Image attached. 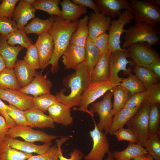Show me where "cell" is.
Returning a JSON list of instances; mask_svg holds the SVG:
<instances>
[{
    "label": "cell",
    "instance_id": "obj_47",
    "mask_svg": "<svg viewBox=\"0 0 160 160\" xmlns=\"http://www.w3.org/2000/svg\"><path fill=\"white\" fill-rule=\"evenodd\" d=\"M18 0H3L0 4V17L11 19Z\"/></svg>",
    "mask_w": 160,
    "mask_h": 160
},
{
    "label": "cell",
    "instance_id": "obj_25",
    "mask_svg": "<svg viewBox=\"0 0 160 160\" xmlns=\"http://www.w3.org/2000/svg\"><path fill=\"white\" fill-rule=\"evenodd\" d=\"M23 48L20 45H9L5 37L0 34V54L4 59L7 68H14L17 56Z\"/></svg>",
    "mask_w": 160,
    "mask_h": 160
},
{
    "label": "cell",
    "instance_id": "obj_52",
    "mask_svg": "<svg viewBox=\"0 0 160 160\" xmlns=\"http://www.w3.org/2000/svg\"><path fill=\"white\" fill-rule=\"evenodd\" d=\"M9 108V105L5 104L0 98V115L4 118L7 123L11 127L15 125V123L7 113V109Z\"/></svg>",
    "mask_w": 160,
    "mask_h": 160
},
{
    "label": "cell",
    "instance_id": "obj_48",
    "mask_svg": "<svg viewBox=\"0 0 160 160\" xmlns=\"http://www.w3.org/2000/svg\"><path fill=\"white\" fill-rule=\"evenodd\" d=\"M18 29L17 24L13 20L6 17H0V34L6 37Z\"/></svg>",
    "mask_w": 160,
    "mask_h": 160
},
{
    "label": "cell",
    "instance_id": "obj_3",
    "mask_svg": "<svg viewBox=\"0 0 160 160\" xmlns=\"http://www.w3.org/2000/svg\"><path fill=\"white\" fill-rule=\"evenodd\" d=\"M124 40L122 48L139 42H146L152 46L159 44L160 33L158 28L143 21L135 22L133 25L125 30Z\"/></svg>",
    "mask_w": 160,
    "mask_h": 160
},
{
    "label": "cell",
    "instance_id": "obj_33",
    "mask_svg": "<svg viewBox=\"0 0 160 160\" xmlns=\"http://www.w3.org/2000/svg\"><path fill=\"white\" fill-rule=\"evenodd\" d=\"M32 155L14 148L4 141L0 143V160H26Z\"/></svg>",
    "mask_w": 160,
    "mask_h": 160
},
{
    "label": "cell",
    "instance_id": "obj_23",
    "mask_svg": "<svg viewBox=\"0 0 160 160\" xmlns=\"http://www.w3.org/2000/svg\"><path fill=\"white\" fill-rule=\"evenodd\" d=\"M111 52L109 49L102 54L90 75L91 83L108 81L109 61Z\"/></svg>",
    "mask_w": 160,
    "mask_h": 160
},
{
    "label": "cell",
    "instance_id": "obj_1",
    "mask_svg": "<svg viewBox=\"0 0 160 160\" xmlns=\"http://www.w3.org/2000/svg\"><path fill=\"white\" fill-rule=\"evenodd\" d=\"M75 71L64 79V84L70 88L68 95L64 94V89H61L55 96L57 101L70 108L79 106L82 94L91 83L90 75L84 61L79 65Z\"/></svg>",
    "mask_w": 160,
    "mask_h": 160
},
{
    "label": "cell",
    "instance_id": "obj_39",
    "mask_svg": "<svg viewBox=\"0 0 160 160\" xmlns=\"http://www.w3.org/2000/svg\"><path fill=\"white\" fill-rule=\"evenodd\" d=\"M160 103L151 105L148 113L149 134H160Z\"/></svg>",
    "mask_w": 160,
    "mask_h": 160
},
{
    "label": "cell",
    "instance_id": "obj_17",
    "mask_svg": "<svg viewBox=\"0 0 160 160\" xmlns=\"http://www.w3.org/2000/svg\"><path fill=\"white\" fill-rule=\"evenodd\" d=\"M88 16V36L92 39L108 30L111 21V17L102 12H91Z\"/></svg>",
    "mask_w": 160,
    "mask_h": 160
},
{
    "label": "cell",
    "instance_id": "obj_22",
    "mask_svg": "<svg viewBox=\"0 0 160 160\" xmlns=\"http://www.w3.org/2000/svg\"><path fill=\"white\" fill-rule=\"evenodd\" d=\"M36 10L24 0H21L15 8L12 17L16 23L18 29H23L28 21L35 17Z\"/></svg>",
    "mask_w": 160,
    "mask_h": 160
},
{
    "label": "cell",
    "instance_id": "obj_43",
    "mask_svg": "<svg viewBox=\"0 0 160 160\" xmlns=\"http://www.w3.org/2000/svg\"><path fill=\"white\" fill-rule=\"evenodd\" d=\"M70 138L69 136L63 137L56 140L57 145L59 148V160H81L84 157L82 152L79 149L75 148L69 153L70 157L67 158L63 154L62 145Z\"/></svg>",
    "mask_w": 160,
    "mask_h": 160
},
{
    "label": "cell",
    "instance_id": "obj_30",
    "mask_svg": "<svg viewBox=\"0 0 160 160\" xmlns=\"http://www.w3.org/2000/svg\"><path fill=\"white\" fill-rule=\"evenodd\" d=\"M85 53L84 62L90 75L99 60L102 54L94 45L92 40L88 36L84 47Z\"/></svg>",
    "mask_w": 160,
    "mask_h": 160
},
{
    "label": "cell",
    "instance_id": "obj_56",
    "mask_svg": "<svg viewBox=\"0 0 160 160\" xmlns=\"http://www.w3.org/2000/svg\"><path fill=\"white\" fill-rule=\"evenodd\" d=\"M133 160H154V159L148 153L137 157L134 158Z\"/></svg>",
    "mask_w": 160,
    "mask_h": 160
},
{
    "label": "cell",
    "instance_id": "obj_15",
    "mask_svg": "<svg viewBox=\"0 0 160 160\" xmlns=\"http://www.w3.org/2000/svg\"><path fill=\"white\" fill-rule=\"evenodd\" d=\"M94 1L101 12L111 18L118 17L123 9L134 13L130 3L126 0H95Z\"/></svg>",
    "mask_w": 160,
    "mask_h": 160
},
{
    "label": "cell",
    "instance_id": "obj_2",
    "mask_svg": "<svg viewBox=\"0 0 160 160\" xmlns=\"http://www.w3.org/2000/svg\"><path fill=\"white\" fill-rule=\"evenodd\" d=\"M78 21L72 22L61 17L55 16L54 23L48 32L54 43L52 57L47 64L51 65L50 71L57 72L59 70L58 61L70 44L71 37L76 30Z\"/></svg>",
    "mask_w": 160,
    "mask_h": 160
},
{
    "label": "cell",
    "instance_id": "obj_7",
    "mask_svg": "<svg viewBox=\"0 0 160 160\" xmlns=\"http://www.w3.org/2000/svg\"><path fill=\"white\" fill-rule=\"evenodd\" d=\"M127 57H129L127 50L116 51L111 53L109 61L108 81L113 87L119 85L123 78L118 76L119 71H122L124 75H128L132 71L130 67L127 68V66L128 64L131 65L134 62L132 60H127Z\"/></svg>",
    "mask_w": 160,
    "mask_h": 160
},
{
    "label": "cell",
    "instance_id": "obj_8",
    "mask_svg": "<svg viewBox=\"0 0 160 160\" xmlns=\"http://www.w3.org/2000/svg\"><path fill=\"white\" fill-rule=\"evenodd\" d=\"M134 19L133 13L130 11L126 10L122 12L116 20H111L108 29V49L111 52L116 51H126L121 47L120 37L125 32L124 26Z\"/></svg>",
    "mask_w": 160,
    "mask_h": 160
},
{
    "label": "cell",
    "instance_id": "obj_37",
    "mask_svg": "<svg viewBox=\"0 0 160 160\" xmlns=\"http://www.w3.org/2000/svg\"><path fill=\"white\" fill-rule=\"evenodd\" d=\"M128 75L127 78H122L119 85L128 90L131 95L146 91L144 85L135 75L131 72Z\"/></svg>",
    "mask_w": 160,
    "mask_h": 160
},
{
    "label": "cell",
    "instance_id": "obj_9",
    "mask_svg": "<svg viewBox=\"0 0 160 160\" xmlns=\"http://www.w3.org/2000/svg\"><path fill=\"white\" fill-rule=\"evenodd\" d=\"M113 87L112 84L108 81L91 83L82 95L79 107L75 108L74 110L86 112L93 117L94 116L88 108L89 105Z\"/></svg>",
    "mask_w": 160,
    "mask_h": 160
},
{
    "label": "cell",
    "instance_id": "obj_38",
    "mask_svg": "<svg viewBox=\"0 0 160 160\" xmlns=\"http://www.w3.org/2000/svg\"><path fill=\"white\" fill-rule=\"evenodd\" d=\"M142 145L154 159L160 160V134H148Z\"/></svg>",
    "mask_w": 160,
    "mask_h": 160
},
{
    "label": "cell",
    "instance_id": "obj_35",
    "mask_svg": "<svg viewBox=\"0 0 160 160\" xmlns=\"http://www.w3.org/2000/svg\"><path fill=\"white\" fill-rule=\"evenodd\" d=\"M21 88L13 68H6L0 72V88L18 90Z\"/></svg>",
    "mask_w": 160,
    "mask_h": 160
},
{
    "label": "cell",
    "instance_id": "obj_55",
    "mask_svg": "<svg viewBox=\"0 0 160 160\" xmlns=\"http://www.w3.org/2000/svg\"><path fill=\"white\" fill-rule=\"evenodd\" d=\"M151 70L159 80L160 79V58L159 56L150 64L146 67Z\"/></svg>",
    "mask_w": 160,
    "mask_h": 160
},
{
    "label": "cell",
    "instance_id": "obj_21",
    "mask_svg": "<svg viewBox=\"0 0 160 160\" xmlns=\"http://www.w3.org/2000/svg\"><path fill=\"white\" fill-rule=\"evenodd\" d=\"M49 115L54 123L67 126L73 123V118L71 113V108L58 102L53 104L48 109Z\"/></svg>",
    "mask_w": 160,
    "mask_h": 160
},
{
    "label": "cell",
    "instance_id": "obj_29",
    "mask_svg": "<svg viewBox=\"0 0 160 160\" xmlns=\"http://www.w3.org/2000/svg\"><path fill=\"white\" fill-rule=\"evenodd\" d=\"M145 148L140 144L129 143L127 147L121 151L112 152L113 157L116 160H131L148 153Z\"/></svg>",
    "mask_w": 160,
    "mask_h": 160
},
{
    "label": "cell",
    "instance_id": "obj_54",
    "mask_svg": "<svg viewBox=\"0 0 160 160\" xmlns=\"http://www.w3.org/2000/svg\"><path fill=\"white\" fill-rule=\"evenodd\" d=\"M10 128L4 118L0 115V143L4 141Z\"/></svg>",
    "mask_w": 160,
    "mask_h": 160
},
{
    "label": "cell",
    "instance_id": "obj_58",
    "mask_svg": "<svg viewBox=\"0 0 160 160\" xmlns=\"http://www.w3.org/2000/svg\"><path fill=\"white\" fill-rule=\"evenodd\" d=\"M107 154V157L105 158L104 160H115L113 156L112 152L109 151Z\"/></svg>",
    "mask_w": 160,
    "mask_h": 160
},
{
    "label": "cell",
    "instance_id": "obj_41",
    "mask_svg": "<svg viewBox=\"0 0 160 160\" xmlns=\"http://www.w3.org/2000/svg\"><path fill=\"white\" fill-rule=\"evenodd\" d=\"M33 102L35 108L44 112L47 111L49 107L58 102L55 96L50 93L33 97Z\"/></svg>",
    "mask_w": 160,
    "mask_h": 160
},
{
    "label": "cell",
    "instance_id": "obj_32",
    "mask_svg": "<svg viewBox=\"0 0 160 160\" xmlns=\"http://www.w3.org/2000/svg\"><path fill=\"white\" fill-rule=\"evenodd\" d=\"M131 66L133 67L132 71L135 75L146 89L150 86L159 83V80L148 68L138 65L134 63Z\"/></svg>",
    "mask_w": 160,
    "mask_h": 160
},
{
    "label": "cell",
    "instance_id": "obj_11",
    "mask_svg": "<svg viewBox=\"0 0 160 160\" xmlns=\"http://www.w3.org/2000/svg\"><path fill=\"white\" fill-rule=\"evenodd\" d=\"M6 136L13 138L20 137L25 141L31 143L38 141L44 143L51 142L58 137L42 131L33 129L28 126L16 124L10 128Z\"/></svg>",
    "mask_w": 160,
    "mask_h": 160
},
{
    "label": "cell",
    "instance_id": "obj_28",
    "mask_svg": "<svg viewBox=\"0 0 160 160\" xmlns=\"http://www.w3.org/2000/svg\"><path fill=\"white\" fill-rule=\"evenodd\" d=\"M141 105L131 109L123 108L119 111L114 116L108 134L113 135L116 130L123 127L126 123L133 116Z\"/></svg>",
    "mask_w": 160,
    "mask_h": 160
},
{
    "label": "cell",
    "instance_id": "obj_34",
    "mask_svg": "<svg viewBox=\"0 0 160 160\" xmlns=\"http://www.w3.org/2000/svg\"><path fill=\"white\" fill-rule=\"evenodd\" d=\"M112 91L114 97L112 108L114 116L123 108L131 95L128 90L120 85L113 87Z\"/></svg>",
    "mask_w": 160,
    "mask_h": 160
},
{
    "label": "cell",
    "instance_id": "obj_44",
    "mask_svg": "<svg viewBox=\"0 0 160 160\" xmlns=\"http://www.w3.org/2000/svg\"><path fill=\"white\" fill-rule=\"evenodd\" d=\"M7 112L10 117L13 120L15 124L23 126H28L25 111L21 110L11 105Z\"/></svg>",
    "mask_w": 160,
    "mask_h": 160
},
{
    "label": "cell",
    "instance_id": "obj_57",
    "mask_svg": "<svg viewBox=\"0 0 160 160\" xmlns=\"http://www.w3.org/2000/svg\"><path fill=\"white\" fill-rule=\"evenodd\" d=\"M7 68L6 62L0 54V72Z\"/></svg>",
    "mask_w": 160,
    "mask_h": 160
},
{
    "label": "cell",
    "instance_id": "obj_51",
    "mask_svg": "<svg viewBox=\"0 0 160 160\" xmlns=\"http://www.w3.org/2000/svg\"><path fill=\"white\" fill-rule=\"evenodd\" d=\"M94 45L102 54L108 49V36L106 32L92 39Z\"/></svg>",
    "mask_w": 160,
    "mask_h": 160
},
{
    "label": "cell",
    "instance_id": "obj_24",
    "mask_svg": "<svg viewBox=\"0 0 160 160\" xmlns=\"http://www.w3.org/2000/svg\"><path fill=\"white\" fill-rule=\"evenodd\" d=\"M62 7L61 17L63 19L72 22H77L82 15L87 12V8L76 4L70 0L60 2Z\"/></svg>",
    "mask_w": 160,
    "mask_h": 160
},
{
    "label": "cell",
    "instance_id": "obj_14",
    "mask_svg": "<svg viewBox=\"0 0 160 160\" xmlns=\"http://www.w3.org/2000/svg\"><path fill=\"white\" fill-rule=\"evenodd\" d=\"M52 84L46 76L41 73H36L32 81L26 86L18 90L26 95H31L36 97L46 94L50 93Z\"/></svg>",
    "mask_w": 160,
    "mask_h": 160
},
{
    "label": "cell",
    "instance_id": "obj_16",
    "mask_svg": "<svg viewBox=\"0 0 160 160\" xmlns=\"http://www.w3.org/2000/svg\"><path fill=\"white\" fill-rule=\"evenodd\" d=\"M39 57L42 71L52 58L54 51V43L48 32L39 36L35 43Z\"/></svg>",
    "mask_w": 160,
    "mask_h": 160
},
{
    "label": "cell",
    "instance_id": "obj_61",
    "mask_svg": "<svg viewBox=\"0 0 160 160\" xmlns=\"http://www.w3.org/2000/svg\"><path fill=\"white\" fill-rule=\"evenodd\" d=\"M2 0H0V2H1V1Z\"/></svg>",
    "mask_w": 160,
    "mask_h": 160
},
{
    "label": "cell",
    "instance_id": "obj_19",
    "mask_svg": "<svg viewBox=\"0 0 160 160\" xmlns=\"http://www.w3.org/2000/svg\"><path fill=\"white\" fill-rule=\"evenodd\" d=\"M4 141L11 147L22 152L28 153H35L41 154L47 151L52 145V142L37 145L33 143L22 141L16 138L6 136Z\"/></svg>",
    "mask_w": 160,
    "mask_h": 160
},
{
    "label": "cell",
    "instance_id": "obj_45",
    "mask_svg": "<svg viewBox=\"0 0 160 160\" xmlns=\"http://www.w3.org/2000/svg\"><path fill=\"white\" fill-rule=\"evenodd\" d=\"M26 160H59V147L57 145H51L44 153L32 155Z\"/></svg>",
    "mask_w": 160,
    "mask_h": 160
},
{
    "label": "cell",
    "instance_id": "obj_53",
    "mask_svg": "<svg viewBox=\"0 0 160 160\" xmlns=\"http://www.w3.org/2000/svg\"><path fill=\"white\" fill-rule=\"evenodd\" d=\"M72 1L76 4L89 8L95 13H100V12L98 6L92 0H72Z\"/></svg>",
    "mask_w": 160,
    "mask_h": 160
},
{
    "label": "cell",
    "instance_id": "obj_5",
    "mask_svg": "<svg viewBox=\"0 0 160 160\" xmlns=\"http://www.w3.org/2000/svg\"><path fill=\"white\" fill-rule=\"evenodd\" d=\"M112 95L111 89L108 91L101 100L93 103L90 108L89 111L93 116L94 113L99 116V121L96 124L97 128L101 131H105L106 135L108 134L113 120Z\"/></svg>",
    "mask_w": 160,
    "mask_h": 160
},
{
    "label": "cell",
    "instance_id": "obj_40",
    "mask_svg": "<svg viewBox=\"0 0 160 160\" xmlns=\"http://www.w3.org/2000/svg\"><path fill=\"white\" fill-rule=\"evenodd\" d=\"M23 29H18L5 37L7 43L12 46L17 44L27 49L31 44L32 41Z\"/></svg>",
    "mask_w": 160,
    "mask_h": 160
},
{
    "label": "cell",
    "instance_id": "obj_6",
    "mask_svg": "<svg viewBox=\"0 0 160 160\" xmlns=\"http://www.w3.org/2000/svg\"><path fill=\"white\" fill-rule=\"evenodd\" d=\"M151 105L142 104L133 116L126 123L135 135L137 143L143 145L148 135V113Z\"/></svg>",
    "mask_w": 160,
    "mask_h": 160
},
{
    "label": "cell",
    "instance_id": "obj_27",
    "mask_svg": "<svg viewBox=\"0 0 160 160\" xmlns=\"http://www.w3.org/2000/svg\"><path fill=\"white\" fill-rule=\"evenodd\" d=\"M55 20V16L52 15L47 19L34 18L23 29L26 34L35 33L40 36L47 32L52 26Z\"/></svg>",
    "mask_w": 160,
    "mask_h": 160
},
{
    "label": "cell",
    "instance_id": "obj_20",
    "mask_svg": "<svg viewBox=\"0 0 160 160\" xmlns=\"http://www.w3.org/2000/svg\"><path fill=\"white\" fill-rule=\"evenodd\" d=\"M28 126L39 128H55L54 122L49 115L35 108L25 111Z\"/></svg>",
    "mask_w": 160,
    "mask_h": 160
},
{
    "label": "cell",
    "instance_id": "obj_42",
    "mask_svg": "<svg viewBox=\"0 0 160 160\" xmlns=\"http://www.w3.org/2000/svg\"><path fill=\"white\" fill-rule=\"evenodd\" d=\"M23 60L35 70L41 68L38 50L34 44H31L27 49Z\"/></svg>",
    "mask_w": 160,
    "mask_h": 160
},
{
    "label": "cell",
    "instance_id": "obj_59",
    "mask_svg": "<svg viewBox=\"0 0 160 160\" xmlns=\"http://www.w3.org/2000/svg\"><path fill=\"white\" fill-rule=\"evenodd\" d=\"M148 1L153 4L159 6L160 5V0H148Z\"/></svg>",
    "mask_w": 160,
    "mask_h": 160
},
{
    "label": "cell",
    "instance_id": "obj_12",
    "mask_svg": "<svg viewBox=\"0 0 160 160\" xmlns=\"http://www.w3.org/2000/svg\"><path fill=\"white\" fill-rule=\"evenodd\" d=\"M94 129L89 132L93 141L92 148L90 152L84 156V160H103L105 155L110 151V143L106 135L97 128L93 119Z\"/></svg>",
    "mask_w": 160,
    "mask_h": 160
},
{
    "label": "cell",
    "instance_id": "obj_31",
    "mask_svg": "<svg viewBox=\"0 0 160 160\" xmlns=\"http://www.w3.org/2000/svg\"><path fill=\"white\" fill-rule=\"evenodd\" d=\"M88 15H86L78 21L76 29L71 37L70 43L84 47L88 36Z\"/></svg>",
    "mask_w": 160,
    "mask_h": 160
},
{
    "label": "cell",
    "instance_id": "obj_50",
    "mask_svg": "<svg viewBox=\"0 0 160 160\" xmlns=\"http://www.w3.org/2000/svg\"><path fill=\"white\" fill-rule=\"evenodd\" d=\"M119 141H127L130 143H137L136 137L133 132L129 128H121L113 134Z\"/></svg>",
    "mask_w": 160,
    "mask_h": 160
},
{
    "label": "cell",
    "instance_id": "obj_4",
    "mask_svg": "<svg viewBox=\"0 0 160 160\" xmlns=\"http://www.w3.org/2000/svg\"><path fill=\"white\" fill-rule=\"evenodd\" d=\"M135 22L143 21L159 28L160 26V6L148 0H130Z\"/></svg>",
    "mask_w": 160,
    "mask_h": 160
},
{
    "label": "cell",
    "instance_id": "obj_13",
    "mask_svg": "<svg viewBox=\"0 0 160 160\" xmlns=\"http://www.w3.org/2000/svg\"><path fill=\"white\" fill-rule=\"evenodd\" d=\"M0 98L24 111L35 108L33 102V97L18 90L0 88Z\"/></svg>",
    "mask_w": 160,
    "mask_h": 160
},
{
    "label": "cell",
    "instance_id": "obj_46",
    "mask_svg": "<svg viewBox=\"0 0 160 160\" xmlns=\"http://www.w3.org/2000/svg\"><path fill=\"white\" fill-rule=\"evenodd\" d=\"M146 89L148 94L142 104L151 105L154 103H160V83L152 85Z\"/></svg>",
    "mask_w": 160,
    "mask_h": 160
},
{
    "label": "cell",
    "instance_id": "obj_60",
    "mask_svg": "<svg viewBox=\"0 0 160 160\" xmlns=\"http://www.w3.org/2000/svg\"><path fill=\"white\" fill-rule=\"evenodd\" d=\"M24 1L26 3L32 5L34 3L35 0H24Z\"/></svg>",
    "mask_w": 160,
    "mask_h": 160
},
{
    "label": "cell",
    "instance_id": "obj_49",
    "mask_svg": "<svg viewBox=\"0 0 160 160\" xmlns=\"http://www.w3.org/2000/svg\"><path fill=\"white\" fill-rule=\"evenodd\" d=\"M148 94L146 91L137 92L131 95L123 108H133L142 105Z\"/></svg>",
    "mask_w": 160,
    "mask_h": 160
},
{
    "label": "cell",
    "instance_id": "obj_10",
    "mask_svg": "<svg viewBox=\"0 0 160 160\" xmlns=\"http://www.w3.org/2000/svg\"><path fill=\"white\" fill-rule=\"evenodd\" d=\"M129 57L138 65L146 67L159 56L157 52L148 43L139 42L133 44L126 49Z\"/></svg>",
    "mask_w": 160,
    "mask_h": 160
},
{
    "label": "cell",
    "instance_id": "obj_18",
    "mask_svg": "<svg viewBox=\"0 0 160 160\" xmlns=\"http://www.w3.org/2000/svg\"><path fill=\"white\" fill-rule=\"evenodd\" d=\"M85 53L84 47L70 43L62 56L65 68L75 70L79 65L84 61Z\"/></svg>",
    "mask_w": 160,
    "mask_h": 160
},
{
    "label": "cell",
    "instance_id": "obj_26",
    "mask_svg": "<svg viewBox=\"0 0 160 160\" xmlns=\"http://www.w3.org/2000/svg\"><path fill=\"white\" fill-rule=\"evenodd\" d=\"M13 68L16 77L21 87L30 84L37 73L35 70L23 60H17Z\"/></svg>",
    "mask_w": 160,
    "mask_h": 160
},
{
    "label": "cell",
    "instance_id": "obj_36",
    "mask_svg": "<svg viewBox=\"0 0 160 160\" xmlns=\"http://www.w3.org/2000/svg\"><path fill=\"white\" fill-rule=\"evenodd\" d=\"M60 0H36L32 6L36 10H41L51 16L61 17V10L59 7Z\"/></svg>",
    "mask_w": 160,
    "mask_h": 160
}]
</instances>
